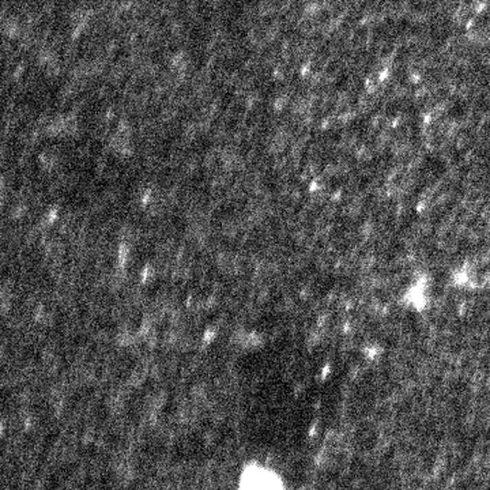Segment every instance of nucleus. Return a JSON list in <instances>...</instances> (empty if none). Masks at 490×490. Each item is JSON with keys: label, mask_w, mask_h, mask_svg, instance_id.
<instances>
[{"label": "nucleus", "mask_w": 490, "mask_h": 490, "mask_svg": "<svg viewBox=\"0 0 490 490\" xmlns=\"http://www.w3.org/2000/svg\"><path fill=\"white\" fill-rule=\"evenodd\" d=\"M236 490H288L284 477L273 467L249 462L242 469Z\"/></svg>", "instance_id": "f257e3e1"}]
</instances>
